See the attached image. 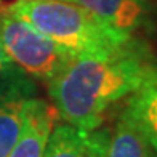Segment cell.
Here are the masks:
<instances>
[{"label":"cell","mask_w":157,"mask_h":157,"mask_svg":"<svg viewBox=\"0 0 157 157\" xmlns=\"http://www.w3.org/2000/svg\"><path fill=\"white\" fill-rule=\"evenodd\" d=\"M157 75L152 56L132 42L108 53L75 55L52 80L48 95L58 117L80 128H98L112 108Z\"/></svg>","instance_id":"cell-1"},{"label":"cell","mask_w":157,"mask_h":157,"mask_svg":"<svg viewBox=\"0 0 157 157\" xmlns=\"http://www.w3.org/2000/svg\"><path fill=\"white\" fill-rule=\"evenodd\" d=\"M6 10L75 55L108 53L135 42L71 0H15Z\"/></svg>","instance_id":"cell-2"},{"label":"cell","mask_w":157,"mask_h":157,"mask_svg":"<svg viewBox=\"0 0 157 157\" xmlns=\"http://www.w3.org/2000/svg\"><path fill=\"white\" fill-rule=\"evenodd\" d=\"M0 44L18 69L45 82L59 74L75 56L10 13L6 6L0 11Z\"/></svg>","instance_id":"cell-3"},{"label":"cell","mask_w":157,"mask_h":157,"mask_svg":"<svg viewBox=\"0 0 157 157\" xmlns=\"http://www.w3.org/2000/svg\"><path fill=\"white\" fill-rule=\"evenodd\" d=\"M111 130L80 128L71 124H55L44 157H104L109 146Z\"/></svg>","instance_id":"cell-4"},{"label":"cell","mask_w":157,"mask_h":157,"mask_svg":"<svg viewBox=\"0 0 157 157\" xmlns=\"http://www.w3.org/2000/svg\"><path fill=\"white\" fill-rule=\"evenodd\" d=\"M58 114L45 99L29 98L21 133L8 157H44Z\"/></svg>","instance_id":"cell-5"},{"label":"cell","mask_w":157,"mask_h":157,"mask_svg":"<svg viewBox=\"0 0 157 157\" xmlns=\"http://www.w3.org/2000/svg\"><path fill=\"white\" fill-rule=\"evenodd\" d=\"M117 31L133 35L149 21L147 0H72Z\"/></svg>","instance_id":"cell-6"},{"label":"cell","mask_w":157,"mask_h":157,"mask_svg":"<svg viewBox=\"0 0 157 157\" xmlns=\"http://www.w3.org/2000/svg\"><path fill=\"white\" fill-rule=\"evenodd\" d=\"M18 85H10L0 91V157H8L24 124L27 101Z\"/></svg>","instance_id":"cell-7"},{"label":"cell","mask_w":157,"mask_h":157,"mask_svg":"<svg viewBox=\"0 0 157 157\" xmlns=\"http://www.w3.org/2000/svg\"><path fill=\"white\" fill-rule=\"evenodd\" d=\"M104 157H155L154 149L127 106L120 112L116 128L111 133Z\"/></svg>","instance_id":"cell-8"},{"label":"cell","mask_w":157,"mask_h":157,"mask_svg":"<svg viewBox=\"0 0 157 157\" xmlns=\"http://www.w3.org/2000/svg\"><path fill=\"white\" fill-rule=\"evenodd\" d=\"M127 108L157 155V75L128 98Z\"/></svg>","instance_id":"cell-9"},{"label":"cell","mask_w":157,"mask_h":157,"mask_svg":"<svg viewBox=\"0 0 157 157\" xmlns=\"http://www.w3.org/2000/svg\"><path fill=\"white\" fill-rule=\"evenodd\" d=\"M16 69L18 67L10 61V58L6 56L2 44H0V80H3V78H6V77H11L16 72Z\"/></svg>","instance_id":"cell-10"},{"label":"cell","mask_w":157,"mask_h":157,"mask_svg":"<svg viewBox=\"0 0 157 157\" xmlns=\"http://www.w3.org/2000/svg\"><path fill=\"white\" fill-rule=\"evenodd\" d=\"M3 8H5V6H3V5H2V2H0V11H2V10H3Z\"/></svg>","instance_id":"cell-11"},{"label":"cell","mask_w":157,"mask_h":157,"mask_svg":"<svg viewBox=\"0 0 157 157\" xmlns=\"http://www.w3.org/2000/svg\"><path fill=\"white\" fill-rule=\"evenodd\" d=\"M71 2H72V0H71Z\"/></svg>","instance_id":"cell-12"},{"label":"cell","mask_w":157,"mask_h":157,"mask_svg":"<svg viewBox=\"0 0 157 157\" xmlns=\"http://www.w3.org/2000/svg\"><path fill=\"white\" fill-rule=\"evenodd\" d=\"M155 157H157V155H155Z\"/></svg>","instance_id":"cell-13"}]
</instances>
